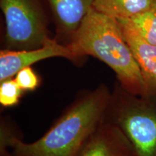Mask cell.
Returning <instances> with one entry per match:
<instances>
[{
    "mask_svg": "<svg viewBox=\"0 0 156 156\" xmlns=\"http://www.w3.org/2000/svg\"><path fill=\"white\" fill-rule=\"evenodd\" d=\"M55 19L58 36L72 37L93 7L94 0H48Z\"/></svg>",
    "mask_w": 156,
    "mask_h": 156,
    "instance_id": "cell-8",
    "label": "cell"
},
{
    "mask_svg": "<svg viewBox=\"0 0 156 156\" xmlns=\"http://www.w3.org/2000/svg\"><path fill=\"white\" fill-rule=\"evenodd\" d=\"M76 156H137V154L122 130L104 120Z\"/></svg>",
    "mask_w": 156,
    "mask_h": 156,
    "instance_id": "cell-6",
    "label": "cell"
},
{
    "mask_svg": "<svg viewBox=\"0 0 156 156\" xmlns=\"http://www.w3.org/2000/svg\"><path fill=\"white\" fill-rule=\"evenodd\" d=\"M24 91L17 85L14 77L0 82V104L4 108L17 106Z\"/></svg>",
    "mask_w": 156,
    "mask_h": 156,
    "instance_id": "cell-11",
    "label": "cell"
},
{
    "mask_svg": "<svg viewBox=\"0 0 156 156\" xmlns=\"http://www.w3.org/2000/svg\"><path fill=\"white\" fill-rule=\"evenodd\" d=\"M125 21L144 40L156 46V0L145 11Z\"/></svg>",
    "mask_w": 156,
    "mask_h": 156,
    "instance_id": "cell-10",
    "label": "cell"
},
{
    "mask_svg": "<svg viewBox=\"0 0 156 156\" xmlns=\"http://www.w3.org/2000/svg\"><path fill=\"white\" fill-rule=\"evenodd\" d=\"M155 0H94L93 8L117 20H129L151 7Z\"/></svg>",
    "mask_w": 156,
    "mask_h": 156,
    "instance_id": "cell-9",
    "label": "cell"
},
{
    "mask_svg": "<svg viewBox=\"0 0 156 156\" xmlns=\"http://www.w3.org/2000/svg\"><path fill=\"white\" fill-rule=\"evenodd\" d=\"M118 21L141 71L145 87L144 97L156 101V46L144 40L126 21Z\"/></svg>",
    "mask_w": 156,
    "mask_h": 156,
    "instance_id": "cell-7",
    "label": "cell"
},
{
    "mask_svg": "<svg viewBox=\"0 0 156 156\" xmlns=\"http://www.w3.org/2000/svg\"><path fill=\"white\" fill-rule=\"evenodd\" d=\"M52 57H64L73 62L81 58L69 45L62 44L50 38L41 47L29 50H8L0 51V82L13 78L20 69L42 60Z\"/></svg>",
    "mask_w": 156,
    "mask_h": 156,
    "instance_id": "cell-5",
    "label": "cell"
},
{
    "mask_svg": "<svg viewBox=\"0 0 156 156\" xmlns=\"http://www.w3.org/2000/svg\"><path fill=\"white\" fill-rule=\"evenodd\" d=\"M104 120L122 130L137 156H156L155 100L132 94L116 83Z\"/></svg>",
    "mask_w": 156,
    "mask_h": 156,
    "instance_id": "cell-3",
    "label": "cell"
},
{
    "mask_svg": "<svg viewBox=\"0 0 156 156\" xmlns=\"http://www.w3.org/2000/svg\"><path fill=\"white\" fill-rule=\"evenodd\" d=\"M12 156H14V155H12Z\"/></svg>",
    "mask_w": 156,
    "mask_h": 156,
    "instance_id": "cell-13",
    "label": "cell"
},
{
    "mask_svg": "<svg viewBox=\"0 0 156 156\" xmlns=\"http://www.w3.org/2000/svg\"><path fill=\"white\" fill-rule=\"evenodd\" d=\"M19 87L25 91H34L40 86L41 80L35 70L30 67L23 68L14 77Z\"/></svg>",
    "mask_w": 156,
    "mask_h": 156,
    "instance_id": "cell-12",
    "label": "cell"
},
{
    "mask_svg": "<svg viewBox=\"0 0 156 156\" xmlns=\"http://www.w3.org/2000/svg\"><path fill=\"white\" fill-rule=\"evenodd\" d=\"M0 7L5 20V49H34L51 38L38 0H0Z\"/></svg>",
    "mask_w": 156,
    "mask_h": 156,
    "instance_id": "cell-4",
    "label": "cell"
},
{
    "mask_svg": "<svg viewBox=\"0 0 156 156\" xmlns=\"http://www.w3.org/2000/svg\"><path fill=\"white\" fill-rule=\"evenodd\" d=\"M111 93L105 84L81 91L49 129L30 143L23 142L2 120L0 155L11 152L14 156H76L104 121Z\"/></svg>",
    "mask_w": 156,
    "mask_h": 156,
    "instance_id": "cell-1",
    "label": "cell"
},
{
    "mask_svg": "<svg viewBox=\"0 0 156 156\" xmlns=\"http://www.w3.org/2000/svg\"><path fill=\"white\" fill-rule=\"evenodd\" d=\"M67 44L80 58L92 56L104 62L127 92L145 96L141 71L117 20L93 7Z\"/></svg>",
    "mask_w": 156,
    "mask_h": 156,
    "instance_id": "cell-2",
    "label": "cell"
}]
</instances>
